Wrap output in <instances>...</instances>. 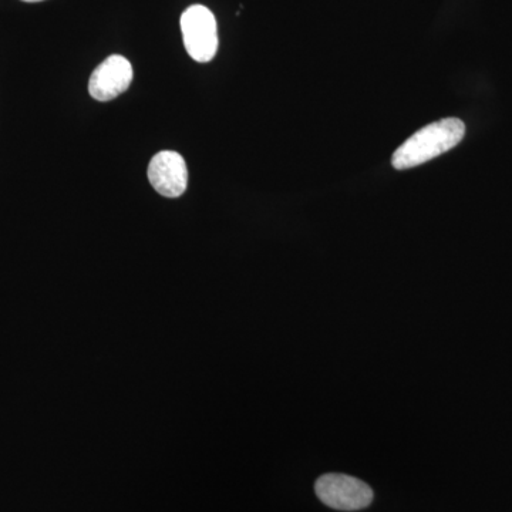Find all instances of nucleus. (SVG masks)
<instances>
[{"label":"nucleus","mask_w":512,"mask_h":512,"mask_svg":"<svg viewBox=\"0 0 512 512\" xmlns=\"http://www.w3.org/2000/svg\"><path fill=\"white\" fill-rule=\"evenodd\" d=\"M466 136V126L456 117L431 123L413 134L406 143L394 151L392 165L396 170H410L429 163L453 150Z\"/></svg>","instance_id":"1"},{"label":"nucleus","mask_w":512,"mask_h":512,"mask_svg":"<svg viewBox=\"0 0 512 512\" xmlns=\"http://www.w3.org/2000/svg\"><path fill=\"white\" fill-rule=\"evenodd\" d=\"M181 32L188 55L198 63H208L218 52L217 19L210 9L192 5L180 19Z\"/></svg>","instance_id":"2"},{"label":"nucleus","mask_w":512,"mask_h":512,"mask_svg":"<svg viewBox=\"0 0 512 512\" xmlns=\"http://www.w3.org/2000/svg\"><path fill=\"white\" fill-rule=\"evenodd\" d=\"M315 491L319 500L333 510L359 511L373 501L369 485L345 474H325L316 481Z\"/></svg>","instance_id":"3"},{"label":"nucleus","mask_w":512,"mask_h":512,"mask_svg":"<svg viewBox=\"0 0 512 512\" xmlns=\"http://www.w3.org/2000/svg\"><path fill=\"white\" fill-rule=\"evenodd\" d=\"M148 178L158 194L167 198L181 197L187 190V164L175 151H161L148 165Z\"/></svg>","instance_id":"4"},{"label":"nucleus","mask_w":512,"mask_h":512,"mask_svg":"<svg viewBox=\"0 0 512 512\" xmlns=\"http://www.w3.org/2000/svg\"><path fill=\"white\" fill-rule=\"evenodd\" d=\"M133 82V66L126 57H107L94 70L89 82V93L97 101H110L126 92Z\"/></svg>","instance_id":"5"},{"label":"nucleus","mask_w":512,"mask_h":512,"mask_svg":"<svg viewBox=\"0 0 512 512\" xmlns=\"http://www.w3.org/2000/svg\"><path fill=\"white\" fill-rule=\"evenodd\" d=\"M23 2L37 3V2H43V0H23Z\"/></svg>","instance_id":"6"}]
</instances>
